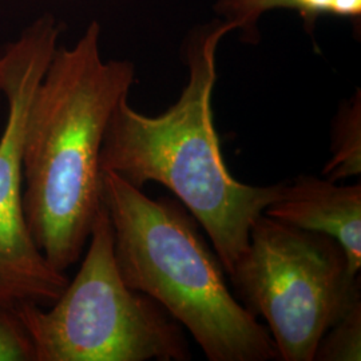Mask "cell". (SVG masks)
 Here are the masks:
<instances>
[{
	"instance_id": "cell-2",
	"label": "cell",
	"mask_w": 361,
	"mask_h": 361,
	"mask_svg": "<svg viewBox=\"0 0 361 361\" xmlns=\"http://www.w3.org/2000/svg\"><path fill=\"white\" fill-rule=\"evenodd\" d=\"M233 31L232 23L221 20L190 39L188 83L161 116L138 113L129 97L116 104L99 153L101 171L141 190L155 182L176 194L207 231L226 274L245 253L255 222L286 189V182L253 186L234 180L222 158L212 95L217 47Z\"/></svg>"
},
{
	"instance_id": "cell-6",
	"label": "cell",
	"mask_w": 361,
	"mask_h": 361,
	"mask_svg": "<svg viewBox=\"0 0 361 361\" xmlns=\"http://www.w3.org/2000/svg\"><path fill=\"white\" fill-rule=\"evenodd\" d=\"M61 25L43 15L0 54V92L7 102L0 137V305L49 308L70 281L34 243L23 209L22 146L34 94L58 49Z\"/></svg>"
},
{
	"instance_id": "cell-3",
	"label": "cell",
	"mask_w": 361,
	"mask_h": 361,
	"mask_svg": "<svg viewBox=\"0 0 361 361\" xmlns=\"http://www.w3.org/2000/svg\"><path fill=\"white\" fill-rule=\"evenodd\" d=\"M101 198L123 281L185 326L207 360H280L268 328L231 292L219 256L183 205L152 200L111 171H101Z\"/></svg>"
},
{
	"instance_id": "cell-8",
	"label": "cell",
	"mask_w": 361,
	"mask_h": 361,
	"mask_svg": "<svg viewBox=\"0 0 361 361\" xmlns=\"http://www.w3.org/2000/svg\"><path fill=\"white\" fill-rule=\"evenodd\" d=\"M332 157L324 168L329 180H347L361 174V95L360 90L338 109L332 125Z\"/></svg>"
},
{
	"instance_id": "cell-7",
	"label": "cell",
	"mask_w": 361,
	"mask_h": 361,
	"mask_svg": "<svg viewBox=\"0 0 361 361\" xmlns=\"http://www.w3.org/2000/svg\"><path fill=\"white\" fill-rule=\"evenodd\" d=\"M265 214L286 225L322 233L336 240L348 257L349 271L361 269V183L337 185L334 180L301 174Z\"/></svg>"
},
{
	"instance_id": "cell-5",
	"label": "cell",
	"mask_w": 361,
	"mask_h": 361,
	"mask_svg": "<svg viewBox=\"0 0 361 361\" xmlns=\"http://www.w3.org/2000/svg\"><path fill=\"white\" fill-rule=\"evenodd\" d=\"M228 276L237 300L265 319L283 361L314 360L324 334L361 302L360 274L336 240L265 213Z\"/></svg>"
},
{
	"instance_id": "cell-4",
	"label": "cell",
	"mask_w": 361,
	"mask_h": 361,
	"mask_svg": "<svg viewBox=\"0 0 361 361\" xmlns=\"http://www.w3.org/2000/svg\"><path fill=\"white\" fill-rule=\"evenodd\" d=\"M73 281L49 310L13 307L35 361H188L182 325L152 297L131 289L119 273L114 233L104 204Z\"/></svg>"
},
{
	"instance_id": "cell-9",
	"label": "cell",
	"mask_w": 361,
	"mask_h": 361,
	"mask_svg": "<svg viewBox=\"0 0 361 361\" xmlns=\"http://www.w3.org/2000/svg\"><path fill=\"white\" fill-rule=\"evenodd\" d=\"M314 360H361V302L353 305L324 334Z\"/></svg>"
},
{
	"instance_id": "cell-10",
	"label": "cell",
	"mask_w": 361,
	"mask_h": 361,
	"mask_svg": "<svg viewBox=\"0 0 361 361\" xmlns=\"http://www.w3.org/2000/svg\"><path fill=\"white\" fill-rule=\"evenodd\" d=\"M298 0H219L216 3V13L222 20L232 23L235 30L252 38L256 35L259 18L276 8H295Z\"/></svg>"
},
{
	"instance_id": "cell-1",
	"label": "cell",
	"mask_w": 361,
	"mask_h": 361,
	"mask_svg": "<svg viewBox=\"0 0 361 361\" xmlns=\"http://www.w3.org/2000/svg\"><path fill=\"white\" fill-rule=\"evenodd\" d=\"M135 67L104 61L101 26L58 47L34 94L22 146L23 209L34 243L65 271L80 259L102 207L99 153L110 116L129 97Z\"/></svg>"
},
{
	"instance_id": "cell-11",
	"label": "cell",
	"mask_w": 361,
	"mask_h": 361,
	"mask_svg": "<svg viewBox=\"0 0 361 361\" xmlns=\"http://www.w3.org/2000/svg\"><path fill=\"white\" fill-rule=\"evenodd\" d=\"M0 361H35L26 328L13 308L0 305Z\"/></svg>"
}]
</instances>
